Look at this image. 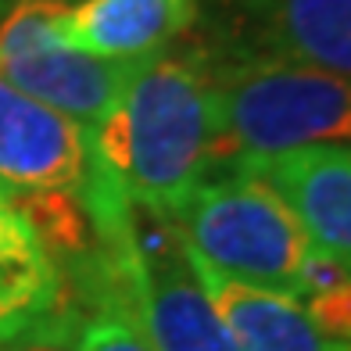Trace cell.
I'll return each mask as SVG.
<instances>
[{
	"mask_svg": "<svg viewBox=\"0 0 351 351\" xmlns=\"http://www.w3.org/2000/svg\"><path fill=\"white\" fill-rule=\"evenodd\" d=\"M90 133L122 197L169 219L190 190L226 169L204 47H165L136 61L115 108Z\"/></svg>",
	"mask_w": 351,
	"mask_h": 351,
	"instance_id": "6da1fadb",
	"label": "cell"
},
{
	"mask_svg": "<svg viewBox=\"0 0 351 351\" xmlns=\"http://www.w3.org/2000/svg\"><path fill=\"white\" fill-rule=\"evenodd\" d=\"M169 222L219 273L298 301L344 273L315 251L276 186L251 169H226L204 180Z\"/></svg>",
	"mask_w": 351,
	"mask_h": 351,
	"instance_id": "7a4b0ae2",
	"label": "cell"
},
{
	"mask_svg": "<svg viewBox=\"0 0 351 351\" xmlns=\"http://www.w3.org/2000/svg\"><path fill=\"white\" fill-rule=\"evenodd\" d=\"M204 54L226 143V169H247L301 147L351 151V75L215 47H204Z\"/></svg>",
	"mask_w": 351,
	"mask_h": 351,
	"instance_id": "3957f363",
	"label": "cell"
},
{
	"mask_svg": "<svg viewBox=\"0 0 351 351\" xmlns=\"http://www.w3.org/2000/svg\"><path fill=\"white\" fill-rule=\"evenodd\" d=\"M0 186L14 197H72L86 208L101 254L133 251V204L104 169L90 125L33 101L0 75Z\"/></svg>",
	"mask_w": 351,
	"mask_h": 351,
	"instance_id": "277c9868",
	"label": "cell"
},
{
	"mask_svg": "<svg viewBox=\"0 0 351 351\" xmlns=\"http://www.w3.org/2000/svg\"><path fill=\"white\" fill-rule=\"evenodd\" d=\"M75 0H11L0 14V75L33 101L83 125H101L136 61H108L61 36Z\"/></svg>",
	"mask_w": 351,
	"mask_h": 351,
	"instance_id": "5b68a950",
	"label": "cell"
},
{
	"mask_svg": "<svg viewBox=\"0 0 351 351\" xmlns=\"http://www.w3.org/2000/svg\"><path fill=\"white\" fill-rule=\"evenodd\" d=\"M130 312L154 351H237L190 265L183 233L165 215L133 208Z\"/></svg>",
	"mask_w": 351,
	"mask_h": 351,
	"instance_id": "8992f818",
	"label": "cell"
},
{
	"mask_svg": "<svg viewBox=\"0 0 351 351\" xmlns=\"http://www.w3.org/2000/svg\"><path fill=\"white\" fill-rule=\"evenodd\" d=\"M212 47L351 75V0H222Z\"/></svg>",
	"mask_w": 351,
	"mask_h": 351,
	"instance_id": "52a82bcc",
	"label": "cell"
},
{
	"mask_svg": "<svg viewBox=\"0 0 351 351\" xmlns=\"http://www.w3.org/2000/svg\"><path fill=\"white\" fill-rule=\"evenodd\" d=\"M247 169L276 186L315 251L351 276V151L301 147Z\"/></svg>",
	"mask_w": 351,
	"mask_h": 351,
	"instance_id": "ba28073f",
	"label": "cell"
},
{
	"mask_svg": "<svg viewBox=\"0 0 351 351\" xmlns=\"http://www.w3.org/2000/svg\"><path fill=\"white\" fill-rule=\"evenodd\" d=\"M65 301V269L14 194L0 186V351L47 323Z\"/></svg>",
	"mask_w": 351,
	"mask_h": 351,
	"instance_id": "9c48e42d",
	"label": "cell"
},
{
	"mask_svg": "<svg viewBox=\"0 0 351 351\" xmlns=\"http://www.w3.org/2000/svg\"><path fill=\"white\" fill-rule=\"evenodd\" d=\"M197 19V0H75L61 36L93 58L143 61L183 40Z\"/></svg>",
	"mask_w": 351,
	"mask_h": 351,
	"instance_id": "30bf717a",
	"label": "cell"
},
{
	"mask_svg": "<svg viewBox=\"0 0 351 351\" xmlns=\"http://www.w3.org/2000/svg\"><path fill=\"white\" fill-rule=\"evenodd\" d=\"M186 251H190V265H194L204 294L212 298L237 351H337L315 330V323L298 298L241 283L219 273L215 265H208L190 244Z\"/></svg>",
	"mask_w": 351,
	"mask_h": 351,
	"instance_id": "8fae6325",
	"label": "cell"
},
{
	"mask_svg": "<svg viewBox=\"0 0 351 351\" xmlns=\"http://www.w3.org/2000/svg\"><path fill=\"white\" fill-rule=\"evenodd\" d=\"M75 312L72 351H154L122 301H90L83 308L75 305Z\"/></svg>",
	"mask_w": 351,
	"mask_h": 351,
	"instance_id": "7c38bea8",
	"label": "cell"
},
{
	"mask_svg": "<svg viewBox=\"0 0 351 351\" xmlns=\"http://www.w3.org/2000/svg\"><path fill=\"white\" fill-rule=\"evenodd\" d=\"M305 312L315 323V330L337 348V351H351V276L341 273L333 276L326 287H319L315 294H308Z\"/></svg>",
	"mask_w": 351,
	"mask_h": 351,
	"instance_id": "4fadbf2b",
	"label": "cell"
},
{
	"mask_svg": "<svg viewBox=\"0 0 351 351\" xmlns=\"http://www.w3.org/2000/svg\"><path fill=\"white\" fill-rule=\"evenodd\" d=\"M75 305L65 301L47 323H40L33 333H25L19 344H11L8 351H72L75 341Z\"/></svg>",
	"mask_w": 351,
	"mask_h": 351,
	"instance_id": "5bb4252c",
	"label": "cell"
},
{
	"mask_svg": "<svg viewBox=\"0 0 351 351\" xmlns=\"http://www.w3.org/2000/svg\"><path fill=\"white\" fill-rule=\"evenodd\" d=\"M8 4H11V0H0V14H4V11H8Z\"/></svg>",
	"mask_w": 351,
	"mask_h": 351,
	"instance_id": "9a60e30c",
	"label": "cell"
},
{
	"mask_svg": "<svg viewBox=\"0 0 351 351\" xmlns=\"http://www.w3.org/2000/svg\"><path fill=\"white\" fill-rule=\"evenodd\" d=\"M4 351H8V348H4Z\"/></svg>",
	"mask_w": 351,
	"mask_h": 351,
	"instance_id": "2e32d148",
	"label": "cell"
}]
</instances>
